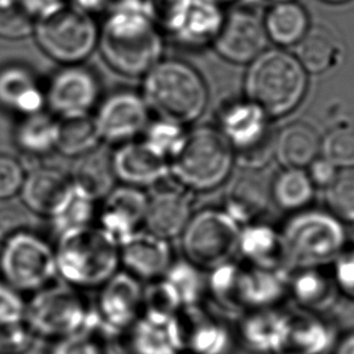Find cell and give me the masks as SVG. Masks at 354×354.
Here are the masks:
<instances>
[{"label": "cell", "instance_id": "484cf974", "mask_svg": "<svg viewBox=\"0 0 354 354\" xmlns=\"http://www.w3.org/2000/svg\"><path fill=\"white\" fill-rule=\"evenodd\" d=\"M101 138L93 115L79 114L57 120L56 151L68 158H80L100 147Z\"/></svg>", "mask_w": 354, "mask_h": 354}, {"label": "cell", "instance_id": "44dd1931", "mask_svg": "<svg viewBox=\"0 0 354 354\" xmlns=\"http://www.w3.org/2000/svg\"><path fill=\"white\" fill-rule=\"evenodd\" d=\"M120 335L124 354H180L183 349L175 318L160 320L141 315Z\"/></svg>", "mask_w": 354, "mask_h": 354}, {"label": "cell", "instance_id": "5bb4252c", "mask_svg": "<svg viewBox=\"0 0 354 354\" xmlns=\"http://www.w3.org/2000/svg\"><path fill=\"white\" fill-rule=\"evenodd\" d=\"M267 39L262 21L252 11L236 9L223 16L214 45L228 62L246 64L263 53Z\"/></svg>", "mask_w": 354, "mask_h": 354}, {"label": "cell", "instance_id": "4dcf8cb0", "mask_svg": "<svg viewBox=\"0 0 354 354\" xmlns=\"http://www.w3.org/2000/svg\"><path fill=\"white\" fill-rule=\"evenodd\" d=\"M183 306L180 296L165 278L143 289L142 315L154 319H174Z\"/></svg>", "mask_w": 354, "mask_h": 354}, {"label": "cell", "instance_id": "b9f144b4", "mask_svg": "<svg viewBox=\"0 0 354 354\" xmlns=\"http://www.w3.org/2000/svg\"><path fill=\"white\" fill-rule=\"evenodd\" d=\"M30 223L28 212L14 205H4L0 207V236H8L15 234L17 232L26 231V227Z\"/></svg>", "mask_w": 354, "mask_h": 354}, {"label": "cell", "instance_id": "d6986e66", "mask_svg": "<svg viewBox=\"0 0 354 354\" xmlns=\"http://www.w3.org/2000/svg\"><path fill=\"white\" fill-rule=\"evenodd\" d=\"M117 180L127 186H154L170 177L169 162L152 152L143 142L119 145L112 154Z\"/></svg>", "mask_w": 354, "mask_h": 354}, {"label": "cell", "instance_id": "836d02e7", "mask_svg": "<svg viewBox=\"0 0 354 354\" xmlns=\"http://www.w3.org/2000/svg\"><path fill=\"white\" fill-rule=\"evenodd\" d=\"M35 20L17 0H0V38L25 39L33 35Z\"/></svg>", "mask_w": 354, "mask_h": 354}, {"label": "cell", "instance_id": "277c9868", "mask_svg": "<svg viewBox=\"0 0 354 354\" xmlns=\"http://www.w3.org/2000/svg\"><path fill=\"white\" fill-rule=\"evenodd\" d=\"M307 90V72L295 56L268 50L250 64L245 78L246 99L268 117H281L300 104Z\"/></svg>", "mask_w": 354, "mask_h": 354}, {"label": "cell", "instance_id": "7c38bea8", "mask_svg": "<svg viewBox=\"0 0 354 354\" xmlns=\"http://www.w3.org/2000/svg\"><path fill=\"white\" fill-rule=\"evenodd\" d=\"M183 246L188 260L201 267H215L228 259L236 241L227 217L204 212L192 217L183 232Z\"/></svg>", "mask_w": 354, "mask_h": 354}, {"label": "cell", "instance_id": "8d00e7d4", "mask_svg": "<svg viewBox=\"0 0 354 354\" xmlns=\"http://www.w3.org/2000/svg\"><path fill=\"white\" fill-rule=\"evenodd\" d=\"M95 214V202L83 196L74 188L73 197L69 201L68 205L59 216L54 217L56 230L62 233L67 230L88 226Z\"/></svg>", "mask_w": 354, "mask_h": 354}, {"label": "cell", "instance_id": "5b68a950", "mask_svg": "<svg viewBox=\"0 0 354 354\" xmlns=\"http://www.w3.org/2000/svg\"><path fill=\"white\" fill-rule=\"evenodd\" d=\"M234 153L220 130L199 127L186 133L180 151L169 162L170 176L183 187L209 191L226 180Z\"/></svg>", "mask_w": 354, "mask_h": 354}, {"label": "cell", "instance_id": "ee69618b", "mask_svg": "<svg viewBox=\"0 0 354 354\" xmlns=\"http://www.w3.org/2000/svg\"><path fill=\"white\" fill-rule=\"evenodd\" d=\"M35 20L64 6L66 0H17Z\"/></svg>", "mask_w": 354, "mask_h": 354}, {"label": "cell", "instance_id": "30bf717a", "mask_svg": "<svg viewBox=\"0 0 354 354\" xmlns=\"http://www.w3.org/2000/svg\"><path fill=\"white\" fill-rule=\"evenodd\" d=\"M268 115L249 101L232 104L220 117V131L243 167L260 169L274 154L276 135Z\"/></svg>", "mask_w": 354, "mask_h": 354}, {"label": "cell", "instance_id": "c3c4849f", "mask_svg": "<svg viewBox=\"0 0 354 354\" xmlns=\"http://www.w3.org/2000/svg\"><path fill=\"white\" fill-rule=\"evenodd\" d=\"M324 1H328V3H331V4H344V3H347L349 0H324Z\"/></svg>", "mask_w": 354, "mask_h": 354}, {"label": "cell", "instance_id": "60d3db41", "mask_svg": "<svg viewBox=\"0 0 354 354\" xmlns=\"http://www.w3.org/2000/svg\"><path fill=\"white\" fill-rule=\"evenodd\" d=\"M35 334L24 323L0 326V354H25L33 344Z\"/></svg>", "mask_w": 354, "mask_h": 354}, {"label": "cell", "instance_id": "d590c367", "mask_svg": "<svg viewBox=\"0 0 354 354\" xmlns=\"http://www.w3.org/2000/svg\"><path fill=\"white\" fill-rule=\"evenodd\" d=\"M326 203L334 215L344 221H354V169L337 175L328 187Z\"/></svg>", "mask_w": 354, "mask_h": 354}, {"label": "cell", "instance_id": "8fae6325", "mask_svg": "<svg viewBox=\"0 0 354 354\" xmlns=\"http://www.w3.org/2000/svg\"><path fill=\"white\" fill-rule=\"evenodd\" d=\"M149 109L142 95L120 90L109 95L95 114L101 141L113 145L135 141L149 124Z\"/></svg>", "mask_w": 354, "mask_h": 354}, {"label": "cell", "instance_id": "d6a6232c", "mask_svg": "<svg viewBox=\"0 0 354 354\" xmlns=\"http://www.w3.org/2000/svg\"><path fill=\"white\" fill-rule=\"evenodd\" d=\"M95 313L94 319L85 329L59 339L53 354H106V335Z\"/></svg>", "mask_w": 354, "mask_h": 354}, {"label": "cell", "instance_id": "603a6c76", "mask_svg": "<svg viewBox=\"0 0 354 354\" xmlns=\"http://www.w3.org/2000/svg\"><path fill=\"white\" fill-rule=\"evenodd\" d=\"M71 178L74 188L85 197L94 202L104 199L113 191L117 181L112 154L104 148L97 147L93 152L78 158Z\"/></svg>", "mask_w": 354, "mask_h": 354}, {"label": "cell", "instance_id": "f6af8a7d", "mask_svg": "<svg viewBox=\"0 0 354 354\" xmlns=\"http://www.w3.org/2000/svg\"><path fill=\"white\" fill-rule=\"evenodd\" d=\"M72 4L91 15L109 9V0H72Z\"/></svg>", "mask_w": 354, "mask_h": 354}, {"label": "cell", "instance_id": "e575fe53", "mask_svg": "<svg viewBox=\"0 0 354 354\" xmlns=\"http://www.w3.org/2000/svg\"><path fill=\"white\" fill-rule=\"evenodd\" d=\"M320 152L336 167L354 169V129L339 127L331 130L322 141Z\"/></svg>", "mask_w": 354, "mask_h": 354}, {"label": "cell", "instance_id": "ffe728a7", "mask_svg": "<svg viewBox=\"0 0 354 354\" xmlns=\"http://www.w3.org/2000/svg\"><path fill=\"white\" fill-rule=\"evenodd\" d=\"M148 199L145 193L133 186L114 188L107 197L100 212L101 228L120 241L136 232L145 221Z\"/></svg>", "mask_w": 354, "mask_h": 354}, {"label": "cell", "instance_id": "ba28073f", "mask_svg": "<svg viewBox=\"0 0 354 354\" xmlns=\"http://www.w3.org/2000/svg\"><path fill=\"white\" fill-rule=\"evenodd\" d=\"M94 317L79 291L53 286L38 290L26 306L25 323L35 336L62 339L85 329Z\"/></svg>", "mask_w": 354, "mask_h": 354}, {"label": "cell", "instance_id": "3957f363", "mask_svg": "<svg viewBox=\"0 0 354 354\" xmlns=\"http://www.w3.org/2000/svg\"><path fill=\"white\" fill-rule=\"evenodd\" d=\"M55 257L57 273L82 289L104 286L120 263L118 241L101 227L90 225L59 233Z\"/></svg>", "mask_w": 354, "mask_h": 354}, {"label": "cell", "instance_id": "83f0119b", "mask_svg": "<svg viewBox=\"0 0 354 354\" xmlns=\"http://www.w3.org/2000/svg\"><path fill=\"white\" fill-rule=\"evenodd\" d=\"M57 120L50 114L39 112L21 117L14 130V141L21 152L41 157L56 148Z\"/></svg>", "mask_w": 354, "mask_h": 354}, {"label": "cell", "instance_id": "2e32d148", "mask_svg": "<svg viewBox=\"0 0 354 354\" xmlns=\"http://www.w3.org/2000/svg\"><path fill=\"white\" fill-rule=\"evenodd\" d=\"M21 196L26 207L38 215L59 216L73 197L72 178L54 167H38L25 177Z\"/></svg>", "mask_w": 354, "mask_h": 354}, {"label": "cell", "instance_id": "7a4b0ae2", "mask_svg": "<svg viewBox=\"0 0 354 354\" xmlns=\"http://www.w3.org/2000/svg\"><path fill=\"white\" fill-rule=\"evenodd\" d=\"M142 96L158 118L183 127L202 117L209 100L201 73L177 59H160L143 75Z\"/></svg>", "mask_w": 354, "mask_h": 354}, {"label": "cell", "instance_id": "f546056e", "mask_svg": "<svg viewBox=\"0 0 354 354\" xmlns=\"http://www.w3.org/2000/svg\"><path fill=\"white\" fill-rule=\"evenodd\" d=\"M313 196V183L301 169H288L277 177L273 197L281 207L299 209L308 204Z\"/></svg>", "mask_w": 354, "mask_h": 354}, {"label": "cell", "instance_id": "6da1fadb", "mask_svg": "<svg viewBox=\"0 0 354 354\" xmlns=\"http://www.w3.org/2000/svg\"><path fill=\"white\" fill-rule=\"evenodd\" d=\"M97 48L114 72L143 77L162 59L164 35L143 9H120L100 27Z\"/></svg>", "mask_w": 354, "mask_h": 354}, {"label": "cell", "instance_id": "4fadbf2b", "mask_svg": "<svg viewBox=\"0 0 354 354\" xmlns=\"http://www.w3.org/2000/svg\"><path fill=\"white\" fill-rule=\"evenodd\" d=\"M100 93L99 79L91 69L71 64L50 79L45 99L50 111L61 118L90 113L99 102Z\"/></svg>", "mask_w": 354, "mask_h": 354}, {"label": "cell", "instance_id": "7402d4cb", "mask_svg": "<svg viewBox=\"0 0 354 354\" xmlns=\"http://www.w3.org/2000/svg\"><path fill=\"white\" fill-rule=\"evenodd\" d=\"M46 106L45 91L33 72L21 64L0 68V107L21 117L43 112Z\"/></svg>", "mask_w": 354, "mask_h": 354}, {"label": "cell", "instance_id": "bcb514c9", "mask_svg": "<svg viewBox=\"0 0 354 354\" xmlns=\"http://www.w3.org/2000/svg\"><path fill=\"white\" fill-rule=\"evenodd\" d=\"M120 9H143V0H109V10Z\"/></svg>", "mask_w": 354, "mask_h": 354}, {"label": "cell", "instance_id": "52a82bcc", "mask_svg": "<svg viewBox=\"0 0 354 354\" xmlns=\"http://www.w3.org/2000/svg\"><path fill=\"white\" fill-rule=\"evenodd\" d=\"M143 11L162 35L183 48L214 43L223 21L212 0H143Z\"/></svg>", "mask_w": 354, "mask_h": 354}, {"label": "cell", "instance_id": "9c48e42d", "mask_svg": "<svg viewBox=\"0 0 354 354\" xmlns=\"http://www.w3.org/2000/svg\"><path fill=\"white\" fill-rule=\"evenodd\" d=\"M56 273L55 251L44 239L28 231L17 232L6 238L0 252V274L14 289H44Z\"/></svg>", "mask_w": 354, "mask_h": 354}, {"label": "cell", "instance_id": "e0dca14e", "mask_svg": "<svg viewBox=\"0 0 354 354\" xmlns=\"http://www.w3.org/2000/svg\"><path fill=\"white\" fill-rule=\"evenodd\" d=\"M120 262L135 278L157 281L172 265L171 248L149 232H133L119 243Z\"/></svg>", "mask_w": 354, "mask_h": 354}, {"label": "cell", "instance_id": "681fc988", "mask_svg": "<svg viewBox=\"0 0 354 354\" xmlns=\"http://www.w3.org/2000/svg\"><path fill=\"white\" fill-rule=\"evenodd\" d=\"M270 1H273L274 4H277V3H286V1H295V0H270Z\"/></svg>", "mask_w": 354, "mask_h": 354}, {"label": "cell", "instance_id": "7bdbcfd3", "mask_svg": "<svg viewBox=\"0 0 354 354\" xmlns=\"http://www.w3.org/2000/svg\"><path fill=\"white\" fill-rule=\"evenodd\" d=\"M310 176L312 183L318 186H326L329 187L331 183H334L335 178L337 177V171L334 164H331L325 158H317L310 165Z\"/></svg>", "mask_w": 354, "mask_h": 354}, {"label": "cell", "instance_id": "7dc6e473", "mask_svg": "<svg viewBox=\"0 0 354 354\" xmlns=\"http://www.w3.org/2000/svg\"><path fill=\"white\" fill-rule=\"evenodd\" d=\"M336 354H354V335L342 341Z\"/></svg>", "mask_w": 354, "mask_h": 354}, {"label": "cell", "instance_id": "f1b7e54d", "mask_svg": "<svg viewBox=\"0 0 354 354\" xmlns=\"http://www.w3.org/2000/svg\"><path fill=\"white\" fill-rule=\"evenodd\" d=\"M268 196V188L260 178L244 177L232 188L230 209L236 216L248 220L265 210Z\"/></svg>", "mask_w": 354, "mask_h": 354}, {"label": "cell", "instance_id": "cb8c5ba5", "mask_svg": "<svg viewBox=\"0 0 354 354\" xmlns=\"http://www.w3.org/2000/svg\"><path fill=\"white\" fill-rule=\"evenodd\" d=\"M322 140L308 124L288 125L276 136L274 154L288 169H302L318 158Z\"/></svg>", "mask_w": 354, "mask_h": 354}, {"label": "cell", "instance_id": "9a60e30c", "mask_svg": "<svg viewBox=\"0 0 354 354\" xmlns=\"http://www.w3.org/2000/svg\"><path fill=\"white\" fill-rule=\"evenodd\" d=\"M101 288L96 317L109 334H120L142 315V286L130 273H115Z\"/></svg>", "mask_w": 354, "mask_h": 354}, {"label": "cell", "instance_id": "1f68e13d", "mask_svg": "<svg viewBox=\"0 0 354 354\" xmlns=\"http://www.w3.org/2000/svg\"><path fill=\"white\" fill-rule=\"evenodd\" d=\"M186 133L183 125L158 119L157 122L148 124L142 142L157 156L170 162L183 146Z\"/></svg>", "mask_w": 354, "mask_h": 354}, {"label": "cell", "instance_id": "f35d334b", "mask_svg": "<svg viewBox=\"0 0 354 354\" xmlns=\"http://www.w3.org/2000/svg\"><path fill=\"white\" fill-rule=\"evenodd\" d=\"M164 278L167 279L177 295L180 296L183 305H188L197 297L199 281L196 272L187 263H175L170 266Z\"/></svg>", "mask_w": 354, "mask_h": 354}, {"label": "cell", "instance_id": "ab89813d", "mask_svg": "<svg viewBox=\"0 0 354 354\" xmlns=\"http://www.w3.org/2000/svg\"><path fill=\"white\" fill-rule=\"evenodd\" d=\"M26 304L19 291L0 281V326L25 322Z\"/></svg>", "mask_w": 354, "mask_h": 354}, {"label": "cell", "instance_id": "4316f807", "mask_svg": "<svg viewBox=\"0 0 354 354\" xmlns=\"http://www.w3.org/2000/svg\"><path fill=\"white\" fill-rule=\"evenodd\" d=\"M263 26L267 38L281 46L299 44L310 30L307 12L295 1L277 3L272 6Z\"/></svg>", "mask_w": 354, "mask_h": 354}, {"label": "cell", "instance_id": "ac0fdd59", "mask_svg": "<svg viewBox=\"0 0 354 354\" xmlns=\"http://www.w3.org/2000/svg\"><path fill=\"white\" fill-rule=\"evenodd\" d=\"M169 177L157 186L148 199L145 223L147 231L169 241L180 236L191 220V205L183 188L167 183Z\"/></svg>", "mask_w": 354, "mask_h": 354}, {"label": "cell", "instance_id": "f907efd6", "mask_svg": "<svg viewBox=\"0 0 354 354\" xmlns=\"http://www.w3.org/2000/svg\"><path fill=\"white\" fill-rule=\"evenodd\" d=\"M212 1H215V3H218V1H222V0H212Z\"/></svg>", "mask_w": 354, "mask_h": 354}, {"label": "cell", "instance_id": "d4e9b609", "mask_svg": "<svg viewBox=\"0 0 354 354\" xmlns=\"http://www.w3.org/2000/svg\"><path fill=\"white\" fill-rule=\"evenodd\" d=\"M297 59L306 72L323 74L339 66L344 57V48L339 38L323 26L307 30L297 46Z\"/></svg>", "mask_w": 354, "mask_h": 354}, {"label": "cell", "instance_id": "8992f818", "mask_svg": "<svg viewBox=\"0 0 354 354\" xmlns=\"http://www.w3.org/2000/svg\"><path fill=\"white\" fill-rule=\"evenodd\" d=\"M40 49L64 66L83 64L99 44L100 27L91 14L64 3L35 20Z\"/></svg>", "mask_w": 354, "mask_h": 354}, {"label": "cell", "instance_id": "74e56055", "mask_svg": "<svg viewBox=\"0 0 354 354\" xmlns=\"http://www.w3.org/2000/svg\"><path fill=\"white\" fill-rule=\"evenodd\" d=\"M25 177L21 162L12 156L0 153V202H6L20 193Z\"/></svg>", "mask_w": 354, "mask_h": 354}]
</instances>
